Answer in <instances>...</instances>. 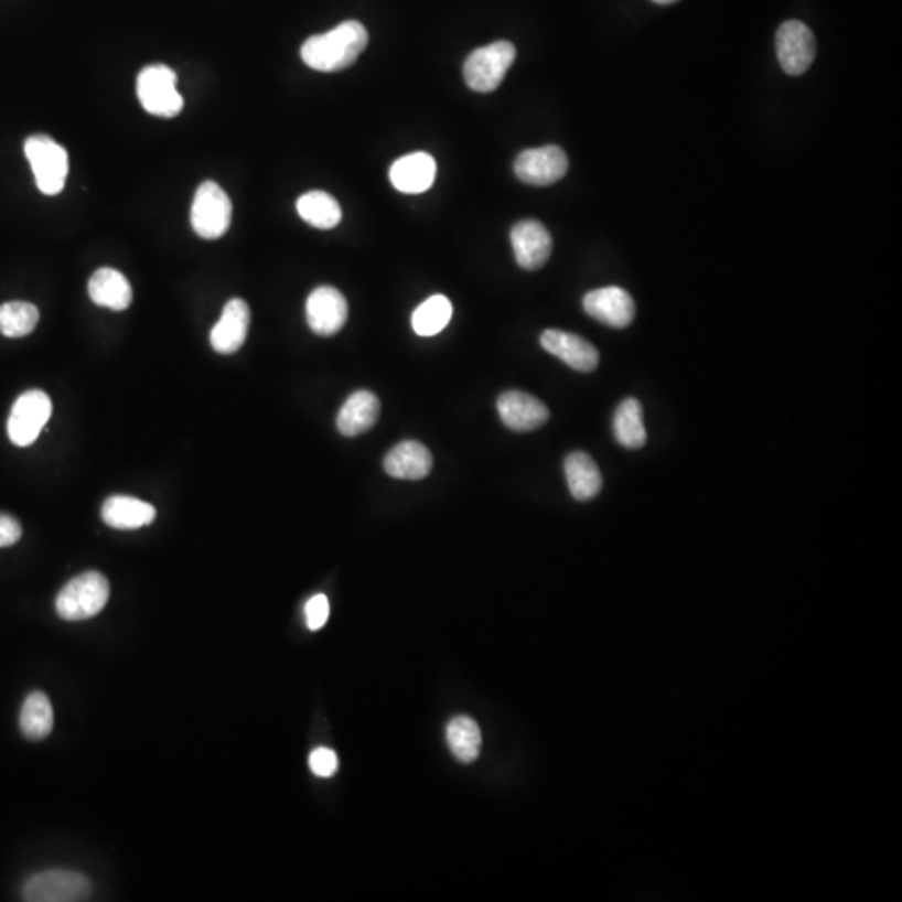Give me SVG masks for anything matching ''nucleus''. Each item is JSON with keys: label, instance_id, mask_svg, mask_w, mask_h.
Wrapping results in <instances>:
<instances>
[{"label": "nucleus", "instance_id": "obj_1", "mask_svg": "<svg viewBox=\"0 0 902 902\" xmlns=\"http://www.w3.org/2000/svg\"><path fill=\"white\" fill-rule=\"evenodd\" d=\"M368 45V32L358 21H346L326 34L313 35L301 47V60L320 73H337L355 64Z\"/></svg>", "mask_w": 902, "mask_h": 902}, {"label": "nucleus", "instance_id": "obj_2", "mask_svg": "<svg viewBox=\"0 0 902 902\" xmlns=\"http://www.w3.org/2000/svg\"><path fill=\"white\" fill-rule=\"evenodd\" d=\"M25 158L31 162L35 184L47 196H55L66 186L69 174V154L66 148L45 135L28 138L24 144Z\"/></svg>", "mask_w": 902, "mask_h": 902}, {"label": "nucleus", "instance_id": "obj_3", "mask_svg": "<svg viewBox=\"0 0 902 902\" xmlns=\"http://www.w3.org/2000/svg\"><path fill=\"white\" fill-rule=\"evenodd\" d=\"M109 582L99 572H86L74 577L55 600L61 619L77 622L93 619L109 600Z\"/></svg>", "mask_w": 902, "mask_h": 902}, {"label": "nucleus", "instance_id": "obj_4", "mask_svg": "<svg viewBox=\"0 0 902 902\" xmlns=\"http://www.w3.org/2000/svg\"><path fill=\"white\" fill-rule=\"evenodd\" d=\"M515 57L517 49L512 42L506 41L493 42L473 51L463 66V76L470 89L476 93L495 90L505 79Z\"/></svg>", "mask_w": 902, "mask_h": 902}, {"label": "nucleus", "instance_id": "obj_5", "mask_svg": "<svg viewBox=\"0 0 902 902\" xmlns=\"http://www.w3.org/2000/svg\"><path fill=\"white\" fill-rule=\"evenodd\" d=\"M176 86V73L164 64L144 67L136 84L142 107L158 118H176L183 110L184 99Z\"/></svg>", "mask_w": 902, "mask_h": 902}, {"label": "nucleus", "instance_id": "obj_6", "mask_svg": "<svg viewBox=\"0 0 902 902\" xmlns=\"http://www.w3.org/2000/svg\"><path fill=\"white\" fill-rule=\"evenodd\" d=\"M233 204L219 184L204 181L191 207V226L203 239H219L232 226Z\"/></svg>", "mask_w": 902, "mask_h": 902}, {"label": "nucleus", "instance_id": "obj_7", "mask_svg": "<svg viewBox=\"0 0 902 902\" xmlns=\"http://www.w3.org/2000/svg\"><path fill=\"white\" fill-rule=\"evenodd\" d=\"M90 891L93 885L86 876L54 869L28 879L22 888V899L28 902H80L90 898Z\"/></svg>", "mask_w": 902, "mask_h": 902}, {"label": "nucleus", "instance_id": "obj_8", "mask_svg": "<svg viewBox=\"0 0 902 902\" xmlns=\"http://www.w3.org/2000/svg\"><path fill=\"white\" fill-rule=\"evenodd\" d=\"M52 415V401L47 393L31 389L15 400L8 421V433L12 443L29 447L37 440L42 428Z\"/></svg>", "mask_w": 902, "mask_h": 902}, {"label": "nucleus", "instance_id": "obj_9", "mask_svg": "<svg viewBox=\"0 0 902 902\" xmlns=\"http://www.w3.org/2000/svg\"><path fill=\"white\" fill-rule=\"evenodd\" d=\"M569 158L558 146L527 149L515 159V174L518 180L531 186H550L566 176Z\"/></svg>", "mask_w": 902, "mask_h": 902}, {"label": "nucleus", "instance_id": "obj_10", "mask_svg": "<svg viewBox=\"0 0 902 902\" xmlns=\"http://www.w3.org/2000/svg\"><path fill=\"white\" fill-rule=\"evenodd\" d=\"M777 55L788 76H803L816 57L813 31L799 21H787L777 31Z\"/></svg>", "mask_w": 902, "mask_h": 902}, {"label": "nucleus", "instance_id": "obj_11", "mask_svg": "<svg viewBox=\"0 0 902 902\" xmlns=\"http://www.w3.org/2000/svg\"><path fill=\"white\" fill-rule=\"evenodd\" d=\"M583 310L593 320L616 330L631 326L635 318L634 298L619 287L590 291L583 298Z\"/></svg>", "mask_w": 902, "mask_h": 902}, {"label": "nucleus", "instance_id": "obj_12", "mask_svg": "<svg viewBox=\"0 0 902 902\" xmlns=\"http://www.w3.org/2000/svg\"><path fill=\"white\" fill-rule=\"evenodd\" d=\"M307 318L313 333L333 336L348 320V303L336 288L320 287L308 297Z\"/></svg>", "mask_w": 902, "mask_h": 902}, {"label": "nucleus", "instance_id": "obj_13", "mask_svg": "<svg viewBox=\"0 0 902 902\" xmlns=\"http://www.w3.org/2000/svg\"><path fill=\"white\" fill-rule=\"evenodd\" d=\"M545 352L557 356L576 372L590 373L599 366L600 356L595 346L579 334L560 330H547L540 336Z\"/></svg>", "mask_w": 902, "mask_h": 902}, {"label": "nucleus", "instance_id": "obj_14", "mask_svg": "<svg viewBox=\"0 0 902 902\" xmlns=\"http://www.w3.org/2000/svg\"><path fill=\"white\" fill-rule=\"evenodd\" d=\"M515 259L527 271H537L551 255V236L540 221L525 219L512 229Z\"/></svg>", "mask_w": 902, "mask_h": 902}, {"label": "nucleus", "instance_id": "obj_15", "mask_svg": "<svg viewBox=\"0 0 902 902\" xmlns=\"http://www.w3.org/2000/svg\"><path fill=\"white\" fill-rule=\"evenodd\" d=\"M500 418L514 431H534L544 427L550 418L547 405L524 391H506L496 401Z\"/></svg>", "mask_w": 902, "mask_h": 902}, {"label": "nucleus", "instance_id": "obj_16", "mask_svg": "<svg viewBox=\"0 0 902 902\" xmlns=\"http://www.w3.org/2000/svg\"><path fill=\"white\" fill-rule=\"evenodd\" d=\"M251 313L246 301L235 298L224 307L216 326L211 331V346L219 355H233L241 350L248 336Z\"/></svg>", "mask_w": 902, "mask_h": 902}, {"label": "nucleus", "instance_id": "obj_17", "mask_svg": "<svg viewBox=\"0 0 902 902\" xmlns=\"http://www.w3.org/2000/svg\"><path fill=\"white\" fill-rule=\"evenodd\" d=\"M437 161L428 152H414L393 162L389 181L395 190L405 194H421L433 186Z\"/></svg>", "mask_w": 902, "mask_h": 902}, {"label": "nucleus", "instance_id": "obj_18", "mask_svg": "<svg viewBox=\"0 0 902 902\" xmlns=\"http://www.w3.org/2000/svg\"><path fill=\"white\" fill-rule=\"evenodd\" d=\"M383 466L393 479L421 480L431 472L433 459L425 444L408 440L389 450Z\"/></svg>", "mask_w": 902, "mask_h": 902}, {"label": "nucleus", "instance_id": "obj_19", "mask_svg": "<svg viewBox=\"0 0 902 902\" xmlns=\"http://www.w3.org/2000/svg\"><path fill=\"white\" fill-rule=\"evenodd\" d=\"M103 520L116 530H136L154 522L155 508L135 496L115 495L103 505Z\"/></svg>", "mask_w": 902, "mask_h": 902}, {"label": "nucleus", "instance_id": "obj_20", "mask_svg": "<svg viewBox=\"0 0 902 902\" xmlns=\"http://www.w3.org/2000/svg\"><path fill=\"white\" fill-rule=\"evenodd\" d=\"M379 410L382 407H379L375 393L366 391V389L353 393L337 414V430L350 438L366 433L375 427Z\"/></svg>", "mask_w": 902, "mask_h": 902}, {"label": "nucleus", "instance_id": "obj_21", "mask_svg": "<svg viewBox=\"0 0 902 902\" xmlns=\"http://www.w3.org/2000/svg\"><path fill=\"white\" fill-rule=\"evenodd\" d=\"M90 300L97 307L125 311L132 303V288L128 279L118 269L100 268L89 279Z\"/></svg>", "mask_w": 902, "mask_h": 902}, {"label": "nucleus", "instance_id": "obj_22", "mask_svg": "<svg viewBox=\"0 0 902 902\" xmlns=\"http://www.w3.org/2000/svg\"><path fill=\"white\" fill-rule=\"evenodd\" d=\"M566 476L570 493L579 502L595 498L602 490V473L592 457L573 451L566 460Z\"/></svg>", "mask_w": 902, "mask_h": 902}, {"label": "nucleus", "instance_id": "obj_23", "mask_svg": "<svg viewBox=\"0 0 902 902\" xmlns=\"http://www.w3.org/2000/svg\"><path fill=\"white\" fill-rule=\"evenodd\" d=\"M613 433L616 441L629 450H641L647 443L642 405L635 398H625L613 417Z\"/></svg>", "mask_w": 902, "mask_h": 902}, {"label": "nucleus", "instance_id": "obj_24", "mask_svg": "<svg viewBox=\"0 0 902 902\" xmlns=\"http://www.w3.org/2000/svg\"><path fill=\"white\" fill-rule=\"evenodd\" d=\"M298 214L310 226L318 229L336 228L342 221V207L331 194L323 191H310L303 194L297 203Z\"/></svg>", "mask_w": 902, "mask_h": 902}, {"label": "nucleus", "instance_id": "obj_25", "mask_svg": "<svg viewBox=\"0 0 902 902\" xmlns=\"http://www.w3.org/2000/svg\"><path fill=\"white\" fill-rule=\"evenodd\" d=\"M447 741L451 754L463 764H472L479 759L482 732H480L479 723L470 717L459 716L450 720L447 726Z\"/></svg>", "mask_w": 902, "mask_h": 902}, {"label": "nucleus", "instance_id": "obj_26", "mask_svg": "<svg viewBox=\"0 0 902 902\" xmlns=\"http://www.w3.org/2000/svg\"><path fill=\"white\" fill-rule=\"evenodd\" d=\"M52 727H54V710H52L49 697L42 692L29 694L21 710L22 734L29 741H42L51 734Z\"/></svg>", "mask_w": 902, "mask_h": 902}, {"label": "nucleus", "instance_id": "obj_27", "mask_svg": "<svg viewBox=\"0 0 902 902\" xmlns=\"http://www.w3.org/2000/svg\"><path fill=\"white\" fill-rule=\"evenodd\" d=\"M451 316H453L451 301L443 294H434L415 310L411 326L420 336H434L447 327Z\"/></svg>", "mask_w": 902, "mask_h": 902}, {"label": "nucleus", "instance_id": "obj_28", "mask_svg": "<svg viewBox=\"0 0 902 902\" xmlns=\"http://www.w3.org/2000/svg\"><path fill=\"white\" fill-rule=\"evenodd\" d=\"M39 310L25 301H12L0 307V333L8 337H24L35 330Z\"/></svg>", "mask_w": 902, "mask_h": 902}, {"label": "nucleus", "instance_id": "obj_29", "mask_svg": "<svg viewBox=\"0 0 902 902\" xmlns=\"http://www.w3.org/2000/svg\"><path fill=\"white\" fill-rule=\"evenodd\" d=\"M304 615H307V624L310 631L316 632L324 627L330 616V602L327 597L323 593L311 597L304 606Z\"/></svg>", "mask_w": 902, "mask_h": 902}, {"label": "nucleus", "instance_id": "obj_30", "mask_svg": "<svg viewBox=\"0 0 902 902\" xmlns=\"http://www.w3.org/2000/svg\"><path fill=\"white\" fill-rule=\"evenodd\" d=\"M310 769L318 777H331L337 771V755L331 749H314L310 754Z\"/></svg>", "mask_w": 902, "mask_h": 902}, {"label": "nucleus", "instance_id": "obj_31", "mask_svg": "<svg viewBox=\"0 0 902 902\" xmlns=\"http://www.w3.org/2000/svg\"><path fill=\"white\" fill-rule=\"evenodd\" d=\"M22 537V527L14 517L0 514V548L18 544Z\"/></svg>", "mask_w": 902, "mask_h": 902}, {"label": "nucleus", "instance_id": "obj_32", "mask_svg": "<svg viewBox=\"0 0 902 902\" xmlns=\"http://www.w3.org/2000/svg\"><path fill=\"white\" fill-rule=\"evenodd\" d=\"M652 2L658 6H670L675 4V2H679V0H652Z\"/></svg>", "mask_w": 902, "mask_h": 902}]
</instances>
